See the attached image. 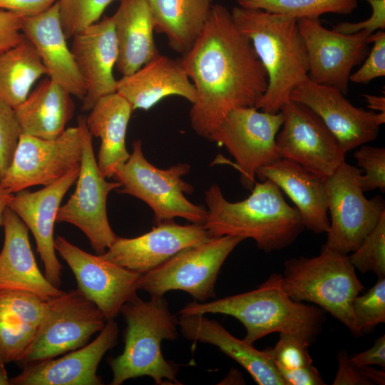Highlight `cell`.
Here are the masks:
<instances>
[{
  "instance_id": "1",
  "label": "cell",
  "mask_w": 385,
  "mask_h": 385,
  "mask_svg": "<svg viewBox=\"0 0 385 385\" xmlns=\"http://www.w3.org/2000/svg\"><path fill=\"white\" fill-rule=\"evenodd\" d=\"M196 91L192 129L207 138L232 110L255 107L268 86L266 70L231 11L213 4L192 48L181 59Z\"/></svg>"
},
{
  "instance_id": "2",
  "label": "cell",
  "mask_w": 385,
  "mask_h": 385,
  "mask_svg": "<svg viewBox=\"0 0 385 385\" xmlns=\"http://www.w3.org/2000/svg\"><path fill=\"white\" fill-rule=\"evenodd\" d=\"M245 200L230 202L217 184L205 193L207 215L203 225L212 237L229 235L252 239L269 253L292 245L304 229L299 212L284 199L273 182L255 181Z\"/></svg>"
},
{
  "instance_id": "3",
  "label": "cell",
  "mask_w": 385,
  "mask_h": 385,
  "mask_svg": "<svg viewBox=\"0 0 385 385\" xmlns=\"http://www.w3.org/2000/svg\"><path fill=\"white\" fill-rule=\"evenodd\" d=\"M180 315L222 314L238 319L246 329L244 340L250 344L272 333L296 337L310 346L326 320L319 307L293 300L283 287L282 274H272L255 289L210 302L194 301Z\"/></svg>"
},
{
  "instance_id": "4",
  "label": "cell",
  "mask_w": 385,
  "mask_h": 385,
  "mask_svg": "<svg viewBox=\"0 0 385 385\" xmlns=\"http://www.w3.org/2000/svg\"><path fill=\"white\" fill-rule=\"evenodd\" d=\"M232 17L251 41L268 78L267 90L255 108L276 113L290 99L294 88L308 78L304 40L294 17L261 9L235 6Z\"/></svg>"
},
{
  "instance_id": "5",
  "label": "cell",
  "mask_w": 385,
  "mask_h": 385,
  "mask_svg": "<svg viewBox=\"0 0 385 385\" xmlns=\"http://www.w3.org/2000/svg\"><path fill=\"white\" fill-rule=\"evenodd\" d=\"M120 313L127 323L125 345L120 355L108 360L111 384L145 376L157 385L180 384L177 365L166 360L161 351L163 340L178 337V318L170 312L163 297L145 301L137 295L122 306Z\"/></svg>"
},
{
  "instance_id": "6",
  "label": "cell",
  "mask_w": 385,
  "mask_h": 385,
  "mask_svg": "<svg viewBox=\"0 0 385 385\" xmlns=\"http://www.w3.org/2000/svg\"><path fill=\"white\" fill-rule=\"evenodd\" d=\"M355 270L348 255L324 245L317 256L292 257L284 262L283 287L293 300L317 304L359 337L352 304L365 287Z\"/></svg>"
},
{
  "instance_id": "7",
  "label": "cell",
  "mask_w": 385,
  "mask_h": 385,
  "mask_svg": "<svg viewBox=\"0 0 385 385\" xmlns=\"http://www.w3.org/2000/svg\"><path fill=\"white\" fill-rule=\"evenodd\" d=\"M187 163L168 169L156 168L145 158L140 140L133 143L129 158L115 169L113 178L121 184L119 192L133 195L148 205L158 225L175 217L203 225L207 211L190 202L184 195L193 188L182 178L190 171Z\"/></svg>"
},
{
  "instance_id": "8",
  "label": "cell",
  "mask_w": 385,
  "mask_h": 385,
  "mask_svg": "<svg viewBox=\"0 0 385 385\" xmlns=\"http://www.w3.org/2000/svg\"><path fill=\"white\" fill-rule=\"evenodd\" d=\"M242 240L229 235L212 237L204 243L185 249L140 275L138 289L154 297H162L172 290L186 292L200 302L215 297V285L220 270Z\"/></svg>"
},
{
  "instance_id": "9",
  "label": "cell",
  "mask_w": 385,
  "mask_h": 385,
  "mask_svg": "<svg viewBox=\"0 0 385 385\" xmlns=\"http://www.w3.org/2000/svg\"><path fill=\"white\" fill-rule=\"evenodd\" d=\"M106 321L78 289L66 292L48 301L45 315L18 364L23 366L81 348Z\"/></svg>"
},
{
  "instance_id": "10",
  "label": "cell",
  "mask_w": 385,
  "mask_h": 385,
  "mask_svg": "<svg viewBox=\"0 0 385 385\" xmlns=\"http://www.w3.org/2000/svg\"><path fill=\"white\" fill-rule=\"evenodd\" d=\"M362 172L344 162L324 180L331 215L324 245L345 255L356 249L385 210L381 196L367 199L364 195L359 182Z\"/></svg>"
},
{
  "instance_id": "11",
  "label": "cell",
  "mask_w": 385,
  "mask_h": 385,
  "mask_svg": "<svg viewBox=\"0 0 385 385\" xmlns=\"http://www.w3.org/2000/svg\"><path fill=\"white\" fill-rule=\"evenodd\" d=\"M283 123L281 111L270 113L255 107L230 111L207 138L225 147L235 158L244 188L252 189L257 171L281 158L276 144Z\"/></svg>"
},
{
  "instance_id": "12",
  "label": "cell",
  "mask_w": 385,
  "mask_h": 385,
  "mask_svg": "<svg viewBox=\"0 0 385 385\" xmlns=\"http://www.w3.org/2000/svg\"><path fill=\"white\" fill-rule=\"evenodd\" d=\"M78 124L82 134V157L77 185L68 202L59 207L56 221L68 222L79 228L92 248L101 255L117 238L108 220L106 203L109 192L120 188L121 184L118 181L108 182L102 175L86 118L80 116Z\"/></svg>"
},
{
  "instance_id": "13",
  "label": "cell",
  "mask_w": 385,
  "mask_h": 385,
  "mask_svg": "<svg viewBox=\"0 0 385 385\" xmlns=\"http://www.w3.org/2000/svg\"><path fill=\"white\" fill-rule=\"evenodd\" d=\"M81 157L82 134L78 124L50 140L21 133L0 185L12 193L34 185H48L80 168Z\"/></svg>"
},
{
  "instance_id": "14",
  "label": "cell",
  "mask_w": 385,
  "mask_h": 385,
  "mask_svg": "<svg viewBox=\"0 0 385 385\" xmlns=\"http://www.w3.org/2000/svg\"><path fill=\"white\" fill-rule=\"evenodd\" d=\"M276 138L281 158L295 162L324 180L345 162L346 153L322 120L309 108L289 100L281 108Z\"/></svg>"
},
{
  "instance_id": "15",
  "label": "cell",
  "mask_w": 385,
  "mask_h": 385,
  "mask_svg": "<svg viewBox=\"0 0 385 385\" xmlns=\"http://www.w3.org/2000/svg\"><path fill=\"white\" fill-rule=\"evenodd\" d=\"M297 25L307 53L309 79L346 95L353 68L369 53L368 38L371 34L339 33L324 27L319 19H299Z\"/></svg>"
},
{
  "instance_id": "16",
  "label": "cell",
  "mask_w": 385,
  "mask_h": 385,
  "mask_svg": "<svg viewBox=\"0 0 385 385\" xmlns=\"http://www.w3.org/2000/svg\"><path fill=\"white\" fill-rule=\"evenodd\" d=\"M54 246L72 270L78 289L101 311L114 319L122 306L137 296L140 274L101 257L88 253L57 236Z\"/></svg>"
},
{
  "instance_id": "17",
  "label": "cell",
  "mask_w": 385,
  "mask_h": 385,
  "mask_svg": "<svg viewBox=\"0 0 385 385\" xmlns=\"http://www.w3.org/2000/svg\"><path fill=\"white\" fill-rule=\"evenodd\" d=\"M289 99L314 111L345 153L374 140L385 123V113L355 107L337 88L314 83L309 78L293 89Z\"/></svg>"
},
{
  "instance_id": "18",
  "label": "cell",
  "mask_w": 385,
  "mask_h": 385,
  "mask_svg": "<svg viewBox=\"0 0 385 385\" xmlns=\"http://www.w3.org/2000/svg\"><path fill=\"white\" fill-rule=\"evenodd\" d=\"M211 237L203 225H181L168 220L136 237H117L100 255L141 275L161 265L182 250L204 243Z\"/></svg>"
},
{
  "instance_id": "19",
  "label": "cell",
  "mask_w": 385,
  "mask_h": 385,
  "mask_svg": "<svg viewBox=\"0 0 385 385\" xmlns=\"http://www.w3.org/2000/svg\"><path fill=\"white\" fill-rule=\"evenodd\" d=\"M119 329L109 319L98 336L81 348L54 358L23 366L22 371L9 379L11 385H101L97 369L104 354L118 343Z\"/></svg>"
},
{
  "instance_id": "20",
  "label": "cell",
  "mask_w": 385,
  "mask_h": 385,
  "mask_svg": "<svg viewBox=\"0 0 385 385\" xmlns=\"http://www.w3.org/2000/svg\"><path fill=\"white\" fill-rule=\"evenodd\" d=\"M79 170L38 191L31 192L24 190L14 193L8 205L31 231L44 265V275L57 287L61 283L63 267L56 254L54 224L63 197L77 180Z\"/></svg>"
},
{
  "instance_id": "21",
  "label": "cell",
  "mask_w": 385,
  "mask_h": 385,
  "mask_svg": "<svg viewBox=\"0 0 385 385\" xmlns=\"http://www.w3.org/2000/svg\"><path fill=\"white\" fill-rule=\"evenodd\" d=\"M72 38L71 51L86 86L82 109L89 111L99 98L116 92L113 71L118 51L112 16H104Z\"/></svg>"
},
{
  "instance_id": "22",
  "label": "cell",
  "mask_w": 385,
  "mask_h": 385,
  "mask_svg": "<svg viewBox=\"0 0 385 385\" xmlns=\"http://www.w3.org/2000/svg\"><path fill=\"white\" fill-rule=\"evenodd\" d=\"M4 242L0 252V290H20L49 301L66 292L40 271L29 239V228L9 207L4 213Z\"/></svg>"
},
{
  "instance_id": "23",
  "label": "cell",
  "mask_w": 385,
  "mask_h": 385,
  "mask_svg": "<svg viewBox=\"0 0 385 385\" xmlns=\"http://www.w3.org/2000/svg\"><path fill=\"white\" fill-rule=\"evenodd\" d=\"M21 31L35 47L48 78L71 96L83 99L86 86L68 47L58 3L41 14L24 17Z\"/></svg>"
},
{
  "instance_id": "24",
  "label": "cell",
  "mask_w": 385,
  "mask_h": 385,
  "mask_svg": "<svg viewBox=\"0 0 385 385\" xmlns=\"http://www.w3.org/2000/svg\"><path fill=\"white\" fill-rule=\"evenodd\" d=\"M256 176L270 180L294 202L304 228L316 233L329 229L325 181L298 163L279 159L260 168Z\"/></svg>"
},
{
  "instance_id": "25",
  "label": "cell",
  "mask_w": 385,
  "mask_h": 385,
  "mask_svg": "<svg viewBox=\"0 0 385 385\" xmlns=\"http://www.w3.org/2000/svg\"><path fill=\"white\" fill-rule=\"evenodd\" d=\"M116 92L133 110H148L169 96H181L192 104L196 91L181 60L158 55L134 73L117 81Z\"/></svg>"
},
{
  "instance_id": "26",
  "label": "cell",
  "mask_w": 385,
  "mask_h": 385,
  "mask_svg": "<svg viewBox=\"0 0 385 385\" xmlns=\"http://www.w3.org/2000/svg\"><path fill=\"white\" fill-rule=\"evenodd\" d=\"M178 326L188 339L210 344L236 361L259 385H285L269 347L263 351L232 335L217 321L203 314L180 315Z\"/></svg>"
},
{
  "instance_id": "27",
  "label": "cell",
  "mask_w": 385,
  "mask_h": 385,
  "mask_svg": "<svg viewBox=\"0 0 385 385\" xmlns=\"http://www.w3.org/2000/svg\"><path fill=\"white\" fill-rule=\"evenodd\" d=\"M112 16L118 45L116 68L130 75L160 55L153 36L154 24L147 0H120Z\"/></svg>"
},
{
  "instance_id": "28",
  "label": "cell",
  "mask_w": 385,
  "mask_h": 385,
  "mask_svg": "<svg viewBox=\"0 0 385 385\" xmlns=\"http://www.w3.org/2000/svg\"><path fill=\"white\" fill-rule=\"evenodd\" d=\"M48 302L27 292L0 290V363L19 362L43 319Z\"/></svg>"
},
{
  "instance_id": "29",
  "label": "cell",
  "mask_w": 385,
  "mask_h": 385,
  "mask_svg": "<svg viewBox=\"0 0 385 385\" xmlns=\"http://www.w3.org/2000/svg\"><path fill=\"white\" fill-rule=\"evenodd\" d=\"M133 111L128 101L115 92L99 98L86 118L92 137L101 139L97 164L106 178L113 177L115 168L130 157L125 135Z\"/></svg>"
},
{
  "instance_id": "30",
  "label": "cell",
  "mask_w": 385,
  "mask_h": 385,
  "mask_svg": "<svg viewBox=\"0 0 385 385\" xmlns=\"http://www.w3.org/2000/svg\"><path fill=\"white\" fill-rule=\"evenodd\" d=\"M71 95L47 78L14 108L23 134L53 139L66 130L72 118L74 103Z\"/></svg>"
},
{
  "instance_id": "31",
  "label": "cell",
  "mask_w": 385,
  "mask_h": 385,
  "mask_svg": "<svg viewBox=\"0 0 385 385\" xmlns=\"http://www.w3.org/2000/svg\"><path fill=\"white\" fill-rule=\"evenodd\" d=\"M154 30L165 35L171 48L184 55L200 35L212 10V0H147Z\"/></svg>"
},
{
  "instance_id": "32",
  "label": "cell",
  "mask_w": 385,
  "mask_h": 385,
  "mask_svg": "<svg viewBox=\"0 0 385 385\" xmlns=\"http://www.w3.org/2000/svg\"><path fill=\"white\" fill-rule=\"evenodd\" d=\"M45 74L46 70L38 52L24 36L18 45L0 53V100L16 108Z\"/></svg>"
},
{
  "instance_id": "33",
  "label": "cell",
  "mask_w": 385,
  "mask_h": 385,
  "mask_svg": "<svg viewBox=\"0 0 385 385\" xmlns=\"http://www.w3.org/2000/svg\"><path fill=\"white\" fill-rule=\"evenodd\" d=\"M238 6L261 9L296 18L319 19L333 13L349 15L358 7V0H235Z\"/></svg>"
},
{
  "instance_id": "34",
  "label": "cell",
  "mask_w": 385,
  "mask_h": 385,
  "mask_svg": "<svg viewBox=\"0 0 385 385\" xmlns=\"http://www.w3.org/2000/svg\"><path fill=\"white\" fill-rule=\"evenodd\" d=\"M349 257L354 267L362 274L372 272L378 278L385 277V210Z\"/></svg>"
},
{
  "instance_id": "35",
  "label": "cell",
  "mask_w": 385,
  "mask_h": 385,
  "mask_svg": "<svg viewBox=\"0 0 385 385\" xmlns=\"http://www.w3.org/2000/svg\"><path fill=\"white\" fill-rule=\"evenodd\" d=\"M115 0H58V14L66 38L96 23Z\"/></svg>"
},
{
  "instance_id": "36",
  "label": "cell",
  "mask_w": 385,
  "mask_h": 385,
  "mask_svg": "<svg viewBox=\"0 0 385 385\" xmlns=\"http://www.w3.org/2000/svg\"><path fill=\"white\" fill-rule=\"evenodd\" d=\"M352 312L359 337L385 322V277L354 299Z\"/></svg>"
},
{
  "instance_id": "37",
  "label": "cell",
  "mask_w": 385,
  "mask_h": 385,
  "mask_svg": "<svg viewBox=\"0 0 385 385\" xmlns=\"http://www.w3.org/2000/svg\"><path fill=\"white\" fill-rule=\"evenodd\" d=\"M354 153L359 167L365 172L359 177L364 192L379 189L385 192V148L365 144L359 146Z\"/></svg>"
},
{
  "instance_id": "38",
  "label": "cell",
  "mask_w": 385,
  "mask_h": 385,
  "mask_svg": "<svg viewBox=\"0 0 385 385\" xmlns=\"http://www.w3.org/2000/svg\"><path fill=\"white\" fill-rule=\"evenodd\" d=\"M21 133L14 108L0 100V181L11 164Z\"/></svg>"
},
{
  "instance_id": "39",
  "label": "cell",
  "mask_w": 385,
  "mask_h": 385,
  "mask_svg": "<svg viewBox=\"0 0 385 385\" xmlns=\"http://www.w3.org/2000/svg\"><path fill=\"white\" fill-rule=\"evenodd\" d=\"M309 346L299 338L279 334V339L270 351L277 369H292L312 364Z\"/></svg>"
},
{
  "instance_id": "40",
  "label": "cell",
  "mask_w": 385,
  "mask_h": 385,
  "mask_svg": "<svg viewBox=\"0 0 385 385\" xmlns=\"http://www.w3.org/2000/svg\"><path fill=\"white\" fill-rule=\"evenodd\" d=\"M373 47L362 66L350 75L349 81L360 84L369 83L372 80L385 76V32L378 30L368 38Z\"/></svg>"
},
{
  "instance_id": "41",
  "label": "cell",
  "mask_w": 385,
  "mask_h": 385,
  "mask_svg": "<svg viewBox=\"0 0 385 385\" xmlns=\"http://www.w3.org/2000/svg\"><path fill=\"white\" fill-rule=\"evenodd\" d=\"M366 1L371 7V15L365 21L357 23L342 22L334 25L332 30L345 34H352L361 31L370 34L385 29V0Z\"/></svg>"
},
{
  "instance_id": "42",
  "label": "cell",
  "mask_w": 385,
  "mask_h": 385,
  "mask_svg": "<svg viewBox=\"0 0 385 385\" xmlns=\"http://www.w3.org/2000/svg\"><path fill=\"white\" fill-rule=\"evenodd\" d=\"M24 16L6 10H0V53L21 42Z\"/></svg>"
},
{
  "instance_id": "43",
  "label": "cell",
  "mask_w": 385,
  "mask_h": 385,
  "mask_svg": "<svg viewBox=\"0 0 385 385\" xmlns=\"http://www.w3.org/2000/svg\"><path fill=\"white\" fill-rule=\"evenodd\" d=\"M338 369L333 385H373L364 374L362 367L350 361V356L344 351L337 355Z\"/></svg>"
},
{
  "instance_id": "44",
  "label": "cell",
  "mask_w": 385,
  "mask_h": 385,
  "mask_svg": "<svg viewBox=\"0 0 385 385\" xmlns=\"http://www.w3.org/2000/svg\"><path fill=\"white\" fill-rule=\"evenodd\" d=\"M285 385L326 384L317 369L313 365L292 369H277Z\"/></svg>"
},
{
  "instance_id": "45",
  "label": "cell",
  "mask_w": 385,
  "mask_h": 385,
  "mask_svg": "<svg viewBox=\"0 0 385 385\" xmlns=\"http://www.w3.org/2000/svg\"><path fill=\"white\" fill-rule=\"evenodd\" d=\"M58 0H0V10L10 11L24 17L37 15Z\"/></svg>"
},
{
  "instance_id": "46",
  "label": "cell",
  "mask_w": 385,
  "mask_h": 385,
  "mask_svg": "<svg viewBox=\"0 0 385 385\" xmlns=\"http://www.w3.org/2000/svg\"><path fill=\"white\" fill-rule=\"evenodd\" d=\"M350 361L358 366L378 365L385 368V335L378 338L369 349L350 357Z\"/></svg>"
},
{
  "instance_id": "47",
  "label": "cell",
  "mask_w": 385,
  "mask_h": 385,
  "mask_svg": "<svg viewBox=\"0 0 385 385\" xmlns=\"http://www.w3.org/2000/svg\"><path fill=\"white\" fill-rule=\"evenodd\" d=\"M367 107L371 111L375 112L385 113V97L384 96H375L370 94L363 95Z\"/></svg>"
},
{
  "instance_id": "48",
  "label": "cell",
  "mask_w": 385,
  "mask_h": 385,
  "mask_svg": "<svg viewBox=\"0 0 385 385\" xmlns=\"http://www.w3.org/2000/svg\"><path fill=\"white\" fill-rule=\"evenodd\" d=\"M364 374L374 384L384 385L385 383L384 369L378 370L369 366H361Z\"/></svg>"
},
{
  "instance_id": "49",
  "label": "cell",
  "mask_w": 385,
  "mask_h": 385,
  "mask_svg": "<svg viewBox=\"0 0 385 385\" xmlns=\"http://www.w3.org/2000/svg\"><path fill=\"white\" fill-rule=\"evenodd\" d=\"M14 193L0 185V226H3L4 213Z\"/></svg>"
},
{
  "instance_id": "50",
  "label": "cell",
  "mask_w": 385,
  "mask_h": 385,
  "mask_svg": "<svg viewBox=\"0 0 385 385\" xmlns=\"http://www.w3.org/2000/svg\"><path fill=\"white\" fill-rule=\"evenodd\" d=\"M4 365V364L0 363V385H10L9 379Z\"/></svg>"
}]
</instances>
